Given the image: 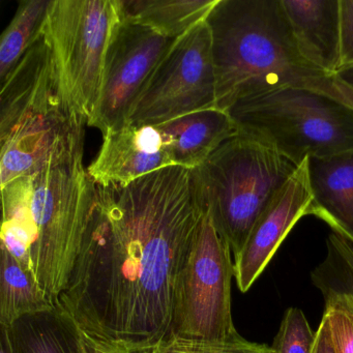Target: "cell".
Segmentation results:
<instances>
[{"label":"cell","mask_w":353,"mask_h":353,"mask_svg":"<svg viewBox=\"0 0 353 353\" xmlns=\"http://www.w3.org/2000/svg\"><path fill=\"white\" fill-rule=\"evenodd\" d=\"M325 301L323 317L327 322L332 352L353 353V305L344 297Z\"/></svg>","instance_id":"cell-22"},{"label":"cell","mask_w":353,"mask_h":353,"mask_svg":"<svg viewBox=\"0 0 353 353\" xmlns=\"http://www.w3.org/2000/svg\"><path fill=\"white\" fill-rule=\"evenodd\" d=\"M30 270L1 248L0 259V327H11L26 317L54 309Z\"/></svg>","instance_id":"cell-16"},{"label":"cell","mask_w":353,"mask_h":353,"mask_svg":"<svg viewBox=\"0 0 353 353\" xmlns=\"http://www.w3.org/2000/svg\"><path fill=\"white\" fill-rule=\"evenodd\" d=\"M0 353H11L9 341L3 330H0Z\"/></svg>","instance_id":"cell-27"},{"label":"cell","mask_w":353,"mask_h":353,"mask_svg":"<svg viewBox=\"0 0 353 353\" xmlns=\"http://www.w3.org/2000/svg\"><path fill=\"white\" fill-rule=\"evenodd\" d=\"M6 332L11 353H71L65 322L57 307L26 316Z\"/></svg>","instance_id":"cell-17"},{"label":"cell","mask_w":353,"mask_h":353,"mask_svg":"<svg viewBox=\"0 0 353 353\" xmlns=\"http://www.w3.org/2000/svg\"><path fill=\"white\" fill-rule=\"evenodd\" d=\"M301 54L327 73L342 68L340 0H281Z\"/></svg>","instance_id":"cell-12"},{"label":"cell","mask_w":353,"mask_h":353,"mask_svg":"<svg viewBox=\"0 0 353 353\" xmlns=\"http://www.w3.org/2000/svg\"><path fill=\"white\" fill-rule=\"evenodd\" d=\"M226 112L237 133L297 166L311 157L353 150V108L312 90H270L241 99Z\"/></svg>","instance_id":"cell-5"},{"label":"cell","mask_w":353,"mask_h":353,"mask_svg":"<svg viewBox=\"0 0 353 353\" xmlns=\"http://www.w3.org/2000/svg\"><path fill=\"white\" fill-rule=\"evenodd\" d=\"M219 0H121L123 16L161 36L181 38L206 21Z\"/></svg>","instance_id":"cell-15"},{"label":"cell","mask_w":353,"mask_h":353,"mask_svg":"<svg viewBox=\"0 0 353 353\" xmlns=\"http://www.w3.org/2000/svg\"><path fill=\"white\" fill-rule=\"evenodd\" d=\"M121 19V0H51L42 26L63 96L88 123L100 96L107 50Z\"/></svg>","instance_id":"cell-6"},{"label":"cell","mask_w":353,"mask_h":353,"mask_svg":"<svg viewBox=\"0 0 353 353\" xmlns=\"http://www.w3.org/2000/svg\"><path fill=\"white\" fill-rule=\"evenodd\" d=\"M172 166L158 125L127 123L103 134L100 152L88 172L98 187L119 188Z\"/></svg>","instance_id":"cell-11"},{"label":"cell","mask_w":353,"mask_h":353,"mask_svg":"<svg viewBox=\"0 0 353 353\" xmlns=\"http://www.w3.org/2000/svg\"><path fill=\"white\" fill-rule=\"evenodd\" d=\"M312 200L307 214L353 241V150L307 159Z\"/></svg>","instance_id":"cell-13"},{"label":"cell","mask_w":353,"mask_h":353,"mask_svg":"<svg viewBox=\"0 0 353 353\" xmlns=\"http://www.w3.org/2000/svg\"><path fill=\"white\" fill-rule=\"evenodd\" d=\"M206 22L220 110L280 88L312 90L353 108V90L301 54L281 0H219Z\"/></svg>","instance_id":"cell-2"},{"label":"cell","mask_w":353,"mask_h":353,"mask_svg":"<svg viewBox=\"0 0 353 353\" xmlns=\"http://www.w3.org/2000/svg\"><path fill=\"white\" fill-rule=\"evenodd\" d=\"M162 353H274L272 346L250 342L239 332L219 341L169 339L156 347Z\"/></svg>","instance_id":"cell-20"},{"label":"cell","mask_w":353,"mask_h":353,"mask_svg":"<svg viewBox=\"0 0 353 353\" xmlns=\"http://www.w3.org/2000/svg\"><path fill=\"white\" fill-rule=\"evenodd\" d=\"M342 67L353 65V0H340Z\"/></svg>","instance_id":"cell-24"},{"label":"cell","mask_w":353,"mask_h":353,"mask_svg":"<svg viewBox=\"0 0 353 353\" xmlns=\"http://www.w3.org/2000/svg\"><path fill=\"white\" fill-rule=\"evenodd\" d=\"M297 168L268 146L237 133L194 169L204 210L234 257Z\"/></svg>","instance_id":"cell-4"},{"label":"cell","mask_w":353,"mask_h":353,"mask_svg":"<svg viewBox=\"0 0 353 353\" xmlns=\"http://www.w3.org/2000/svg\"><path fill=\"white\" fill-rule=\"evenodd\" d=\"M216 108L212 32L203 21L176 39L136 98L127 123L157 125Z\"/></svg>","instance_id":"cell-8"},{"label":"cell","mask_w":353,"mask_h":353,"mask_svg":"<svg viewBox=\"0 0 353 353\" xmlns=\"http://www.w3.org/2000/svg\"><path fill=\"white\" fill-rule=\"evenodd\" d=\"M311 200L305 160L258 219L243 249L234 257V278L241 292L253 286L289 231L299 219L307 216Z\"/></svg>","instance_id":"cell-10"},{"label":"cell","mask_w":353,"mask_h":353,"mask_svg":"<svg viewBox=\"0 0 353 353\" xmlns=\"http://www.w3.org/2000/svg\"><path fill=\"white\" fill-rule=\"evenodd\" d=\"M166 141L174 166L199 167L223 142L237 134L226 111H198L157 125Z\"/></svg>","instance_id":"cell-14"},{"label":"cell","mask_w":353,"mask_h":353,"mask_svg":"<svg viewBox=\"0 0 353 353\" xmlns=\"http://www.w3.org/2000/svg\"><path fill=\"white\" fill-rule=\"evenodd\" d=\"M311 280L324 301L344 297L353 305V241L332 230L325 257L311 272Z\"/></svg>","instance_id":"cell-19"},{"label":"cell","mask_w":353,"mask_h":353,"mask_svg":"<svg viewBox=\"0 0 353 353\" xmlns=\"http://www.w3.org/2000/svg\"><path fill=\"white\" fill-rule=\"evenodd\" d=\"M336 77L353 90V65H344L336 73Z\"/></svg>","instance_id":"cell-26"},{"label":"cell","mask_w":353,"mask_h":353,"mask_svg":"<svg viewBox=\"0 0 353 353\" xmlns=\"http://www.w3.org/2000/svg\"><path fill=\"white\" fill-rule=\"evenodd\" d=\"M231 254L204 212L175 284L169 339L219 341L236 334L231 312Z\"/></svg>","instance_id":"cell-7"},{"label":"cell","mask_w":353,"mask_h":353,"mask_svg":"<svg viewBox=\"0 0 353 353\" xmlns=\"http://www.w3.org/2000/svg\"><path fill=\"white\" fill-rule=\"evenodd\" d=\"M51 0H21L0 38V82L26 54L42 30Z\"/></svg>","instance_id":"cell-18"},{"label":"cell","mask_w":353,"mask_h":353,"mask_svg":"<svg viewBox=\"0 0 353 353\" xmlns=\"http://www.w3.org/2000/svg\"><path fill=\"white\" fill-rule=\"evenodd\" d=\"M204 212L194 169L168 167L125 187H98L55 307L135 353L160 346L170 338L175 284Z\"/></svg>","instance_id":"cell-1"},{"label":"cell","mask_w":353,"mask_h":353,"mask_svg":"<svg viewBox=\"0 0 353 353\" xmlns=\"http://www.w3.org/2000/svg\"><path fill=\"white\" fill-rule=\"evenodd\" d=\"M174 41L123 16L107 50L100 96L88 125L105 134L127 125L136 98Z\"/></svg>","instance_id":"cell-9"},{"label":"cell","mask_w":353,"mask_h":353,"mask_svg":"<svg viewBox=\"0 0 353 353\" xmlns=\"http://www.w3.org/2000/svg\"><path fill=\"white\" fill-rule=\"evenodd\" d=\"M315 345L313 353H334L332 352V341H330V330L325 318L322 317L321 322L315 332Z\"/></svg>","instance_id":"cell-25"},{"label":"cell","mask_w":353,"mask_h":353,"mask_svg":"<svg viewBox=\"0 0 353 353\" xmlns=\"http://www.w3.org/2000/svg\"><path fill=\"white\" fill-rule=\"evenodd\" d=\"M61 315L65 322V330H67L70 352L135 353L125 343L113 340L108 336H103V334L83 327L65 314L61 313Z\"/></svg>","instance_id":"cell-23"},{"label":"cell","mask_w":353,"mask_h":353,"mask_svg":"<svg viewBox=\"0 0 353 353\" xmlns=\"http://www.w3.org/2000/svg\"><path fill=\"white\" fill-rule=\"evenodd\" d=\"M145 353H162L161 351H159L158 349L154 348L152 349V350L148 351V352Z\"/></svg>","instance_id":"cell-28"},{"label":"cell","mask_w":353,"mask_h":353,"mask_svg":"<svg viewBox=\"0 0 353 353\" xmlns=\"http://www.w3.org/2000/svg\"><path fill=\"white\" fill-rule=\"evenodd\" d=\"M97 195L84 163L47 169L1 188V248L32 272L54 305L69 285Z\"/></svg>","instance_id":"cell-3"},{"label":"cell","mask_w":353,"mask_h":353,"mask_svg":"<svg viewBox=\"0 0 353 353\" xmlns=\"http://www.w3.org/2000/svg\"><path fill=\"white\" fill-rule=\"evenodd\" d=\"M315 338V332L303 311L297 307H289L272 348L274 353H313Z\"/></svg>","instance_id":"cell-21"}]
</instances>
